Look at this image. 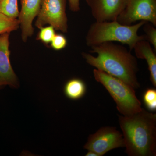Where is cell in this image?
I'll return each instance as SVG.
<instances>
[{"label": "cell", "mask_w": 156, "mask_h": 156, "mask_svg": "<svg viewBox=\"0 0 156 156\" xmlns=\"http://www.w3.org/2000/svg\"><path fill=\"white\" fill-rule=\"evenodd\" d=\"M93 75L95 80L108 91L116 104L117 109L123 115H130L141 110V102L133 87L101 70H93Z\"/></svg>", "instance_id": "4"}, {"label": "cell", "mask_w": 156, "mask_h": 156, "mask_svg": "<svg viewBox=\"0 0 156 156\" xmlns=\"http://www.w3.org/2000/svg\"><path fill=\"white\" fill-rule=\"evenodd\" d=\"M151 44L147 40L139 41L134 45L133 50L137 58L145 59L150 73V80L154 87H156V56Z\"/></svg>", "instance_id": "11"}, {"label": "cell", "mask_w": 156, "mask_h": 156, "mask_svg": "<svg viewBox=\"0 0 156 156\" xmlns=\"http://www.w3.org/2000/svg\"><path fill=\"white\" fill-rule=\"evenodd\" d=\"M146 23L143 25L144 30L146 33V40L151 44L153 46L155 50H156V29L152 24Z\"/></svg>", "instance_id": "17"}, {"label": "cell", "mask_w": 156, "mask_h": 156, "mask_svg": "<svg viewBox=\"0 0 156 156\" xmlns=\"http://www.w3.org/2000/svg\"><path fill=\"white\" fill-rule=\"evenodd\" d=\"M11 33L0 34V83L4 87L9 86L17 89L19 82L10 62L9 36Z\"/></svg>", "instance_id": "9"}, {"label": "cell", "mask_w": 156, "mask_h": 156, "mask_svg": "<svg viewBox=\"0 0 156 156\" xmlns=\"http://www.w3.org/2000/svg\"><path fill=\"white\" fill-rule=\"evenodd\" d=\"M116 21L126 25L144 21L156 26V0H126Z\"/></svg>", "instance_id": "6"}, {"label": "cell", "mask_w": 156, "mask_h": 156, "mask_svg": "<svg viewBox=\"0 0 156 156\" xmlns=\"http://www.w3.org/2000/svg\"><path fill=\"white\" fill-rule=\"evenodd\" d=\"M95 21H115L126 5V0H86Z\"/></svg>", "instance_id": "8"}, {"label": "cell", "mask_w": 156, "mask_h": 156, "mask_svg": "<svg viewBox=\"0 0 156 156\" xmlns=\"http://www.w3.org/2000/svg\"><path fill=\"white\" fill-rule=\"evenodd\" d=\"M20 27L17 19H13L0 13V34L5 33H11L17 30Z\"/></svg>", "instance_id": "14"}, {"label": "cell", "mask_w": 156, "mask_h": 156, "mask_svg": "<svg viewBox=\"0 0 156 156\" xmlns=\"http://www.w3.org/2000/svg\"><path fill=\"white\" fill-rule=\"evenodd\" d=\"M18 0H0V13L13 19H17L19 14Z\"/></svg>", "instance_id": "13"}, {"label": "cell", "mask_w": 156, "mask_h": 156, "mask_svg": "<svg viewBox=\"0 0 156 156\" xmlns=\"http://www.w3.org/2000/svg\"><path fill=\"white\" fill-rule=\"evenodd\" d=\"M147 23L140 21L135 24L123 25L115 21H95L90 26L86 37L88 47L99 44L105 42H118L128 45L133 50L136 43L146 40L145 36H140L138 31Z\"/></svg>", "instance_id": "3"}, {"label": "cell", "mask_w": 156, "mask_h": 156, "mask_svg": "<svg viewBox=\"0 0 156 156\" xmlns=\"http://www.w3.org/2000/svg\"><path fill=\"white\" fill-rule=\"evenodd\" d=\"M69 9L73 12H78L80 11V0H68Z\"/></svg>", "instance_id": "19"}, {"label": "cell", "mask_w": 156, "mask_h": 156, "mask_svg": "<svg viewBox=\"0 0 156 156\" xmlns=\"http://www.w3.org/2000/svg\"><path fill=\"white\" fill-rule=\"evenodd\" d=\"M90 48V53H96L97 55L94 56L90 53H82L88 64L122 80L134 89L140 88L136 76L139 70L138 63L130 51L112 42H105Z\"/></svg>", "instance_id": "1"}, {"label": "cell", "mask_w": 156, "mask_h": 156, "mask_svg": "<svg viewBox=\"0 0 156 156\" xmlns=\"http://www.w3.org/2000/svg\"><path fill=\"white\" fill-rule=\"evenodd\" d=\"M66 2L67 0H41L35 26L40 29L49 24L55 30L67 33L68 27Z\"/></svg>", "instance_id": "5"}, {"label": "cell", "mask_w": 156, "mask_h": 156, "mask_svg": "<svg viewBox=\"0 0 156 156\" xmlns=\"http://www.w3.org/2000/svg\"><path fill=\"white\" fill-rule=\"evenodd\" d=\"M119 119L127 154L155 156L156 114L142 108L130 115H119Z\"/></svg>", "instance_id": "2"}, {"label": "cell", "mask_w": 156, "mask_h": 156, "mask_svg": "<svg viewBox=\"0 0 156 156\" xmlns=\"http://www.w3.org/2000/svg\"><path fill=\"white\" fill-rule=\"evenodd\" d=\"M87 90L86 84L79 78L69 80L65 85V94L69 99L78 100L85 95Z\"/></svg>", "instance_id": "12"}, {"label": "cell", "mask_w": 156, "mask_h": 156, "mask_svg": "<svg viewBox=\"0 0 156 156\" xmlns=\"http://www.w3.org/2000/svg\"><path fill=\"white\" fill-rule=\"evenodd\" d=\"M86 156H98L97 154L92 151H88V152L86 154Z\"/></svg>", "instance_id": "20"}, {"label": "cell", "mask_w": 156, "mask_h": 156, "mask_svg": "<svg viewBox=\"0 0 156 156\" xmlns=\"http://www.w3.org/2000/svg\"><path fill=\"white\" fill-rule=\"evenodd\" d=\"M20 2L21 10L18 20L21 28V38L25 43L28 38L33 35L32 23L39 14L41 0H20Z\"/></svg>", "instance_id": "10"}, {"label": "cell", "mask_w": 156, "mask_h": 156, "mask_svg": "<svg viewBox=\"0 0 156 156\" xmlns=\"http://www.w3.org/2000/svg\"><path fill=\"white\" fill-rule=\"evenodd\" d=\"M3 87V86L1 85V83H0V90H1V89H2Z\"/></svg>", "instance_id": "21"}, {"label": "cell", "mask_w": 156, "mask_h": 156, "mask_svg": "<svg viewBox=\"0 0 156 156\" xmlns=\"http://www.w3.org/2000/svg\"><path fill=\"white\" fill-rule=\"evenodd\" d=\"M119 147H125L123 134L113 127H102L89 135L84 146V149L94 152L98 156Z\"/></svg>", "instance_id": "7"}, {"label": "cell", "mask_w": 156, "mask_h": 156, "mask_svg": "<svg viewBox=\"0 0 156 156\" xmlns=\"http://www.w3.org/2000/svg\"><path fill=\"white\" fill-rule=\"evenodd\" d=\"M144 102L147 108L150 111L156 110V90L152 88L148 89L144 93Z\"/></svg>", "instance_id": "16"}, {"label": "cell", "mask_w": 156, "mask_h": 156, "mask_svg": "<svg viewBox=\"0 0 156 156\" xmlns=\"http://www.w3.org/2000/svg\"><path fill=\"white\" fill-rule=\"evenodd\" d=\"M67 45V40L62 34H56L50 43L51 48L56 50L64 49Z\"/></svg>", "instance_id": "18"}, {"label": "cell", "mask_w": 156, "mask_h": 156, "mask_svg": "<svg viewBox=\"0 0 156 156\" xmlns=\"http://www.w3.org/2000/svg\"><path fill=\"white\" fill-rule=\"evenodd\" d=\"M37 35V40L41 41L45 45L50 44L54 36L56 34L55 29L52 26L44 27L40 28Z\"/></svg>", "instance_id": "15"}]
</instances>
